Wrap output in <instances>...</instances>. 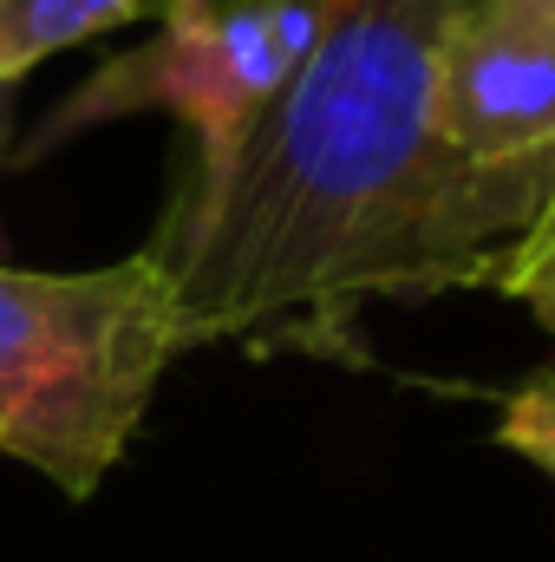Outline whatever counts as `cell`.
Masks as SVG:
<instances>
[{"mask_svg": "<svg viewBox=\"0 0 555 562\" xmlns=\"http://www.w3.org/2000/svg\"><path fill=\"white\" fill-rule=\"evenodd\" d=\"M451 0H327L294 79L216 170H190L144 243L183 340L327 347L366 301L503 288L550 170H477L431 119Z\"/></svg>", "mask_w": 555, "mask_h": 562, "instance_id": "cell-1", "label": "cell"}, {"mask_svg": "<svg viewBox=\"0 0 555 562\" xmlns=\"http://www.w3.org/2000/svg\"><path fill=\"white\" fill-rule=\"evenodd\" d=\"M183 353L177 288L150 249L79 276L0 262V451L92 497Z\"/></svg>", "mask_w": 555, "mask_h": 562, "instance_id": "cell-2", "label": "cell"}, {"mask_svg": "<svg viewBox=\"0 0 555 562\" xmlns=\"http://www.w3.org/2000/svg\"><path fill=\"white\" fill-rule=\"evenodd\" d=\"M320 13H327V0L157 7V20H163L157 40L105 59L13 157L26 164V157H46L66 138L92 132V125L163 112L190 132V150H196L190 170H216L249 138V125L269 112V99L294 79V66L307 59Z\"/></svg>", "mask_w": 555, "mask_h": 562, "instance_id": "cell-3", "label": "cell"}, {"mask_svg": "<svg viewBox=\"0 0 555 562\" xmlns=\"http://www.w3.org/2000/svg\"><path fill=\"white\" fill-rule=\"evenodd\" d=\"M431 119L444 150L477 170L555 177V0H451Z\"/></svg>", "mask_w": 555, "mask_h": 562, "instance_id": "cell-4", "label": "cell"}, {"mask_svg": "<svg viewBox=\"0 0 555 562\" xmlns=\"http://www.w3.org/2000/svg\"><path fill=\"white\" fill-rule=\"evenodd\" d=\"M138 13H157V0H0V86H20L39 59L86 46Z\"/></svg>", "mask_w": 555, "mask_h": 562, "instance_id": "cell-5", "label": "cell"}, {"mask_svg": "<svg viewBox=\"0 0 555 562\" xmlns=\"http://www.w3.org/2000/svg\"><path fill=\"white\" fill-rule=\"evenodd\" d=\"M497 445L555 484V380H530L497 406Z\"/></svg>", "mask_w": 555, "mask_h": 562, "instance_id": "cell-6", "label": "cell"}, {"mask_svg": "<svg viewBox=\"0 0 555 562\" xmlns=\"http://www.w3.org/2000/svg\"><path fill=\"white\" fill-rule=\"evenodd\" d=\"M543 281H555V183H550V203H543L536 229H530V243L517 249V262H510V276H503V294L530 301Z\"/></svg>", "mask_w": 555, "mask_h": 562, "instance_id": "cell-7", "label": "cell"}, {"mask_svg": "<svg viewBox=\"0 0 555 562\" xmlns=\"http://www.w3.org/2000/svg\"><path fill=\"white\" fill-rule=\"evenodd\" d=\"M523 307H530V314L543 321V334H550V340H555V281H543V288H536V294H530Z\"/></svg>", "mask_w": 555, "mask_h": 562, "instance_id": "cell-8", "label": "cell"}, {"mask_svg": "<svg viewBox=\"0 0 555 562\" xmlns=\"http://www.w3.org/2000/svg\"><path fill=\"white\" fill-rule=\"evenodd\" d=\"M13 92H20V86H0V164L13 157V150H7V138H13Z\"/></svg>", "mask_w": 555, "mask_h": 562, "instance_id": "cell-9", "label": "cell"}, {"mask_svg": "<svg viewBox=\"0 0 555 562\" xmlns=\"http://www.w3.org/2000/svg\"><path fill=\"white\" fill-rule=\"evenodd\" d=\"M157 7H229V0H157Z\"/></svg>", "mask_w": 555, "mask_h": 562, "instance_id": "cell-10", "label": "cell"}]
</instances>
